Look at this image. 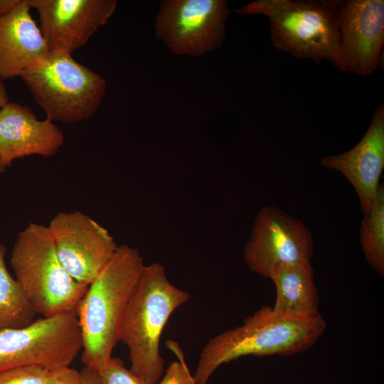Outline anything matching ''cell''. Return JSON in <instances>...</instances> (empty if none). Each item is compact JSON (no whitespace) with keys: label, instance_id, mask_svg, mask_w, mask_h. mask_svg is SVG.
<instances>
[{"label":"cell","instance_id":"6da1fadb","mask_svg":"<svg viewBox=\"0 0 384 384\" xmlns=\"http://www.w3.org/2000/svg\"><path fill=\"white\" fill-rule=\"evenodd\" d=\"M326 324L321 314L306 316L262 306L243 323L210 338L203 347L193 375L195 384H206L222 364L242 356H292L311 348Z\"/></svg>","mask_w":384,"mask_h":384},{"label":"cell","instance_id":"7a4b0ae2","mask_svg":"<svg viewBox=\"0 0 384 384\" xmlns=\"http://www.w3.org/2000/svg\"><path fill=\"white\" fill-rule=\"evenodd\" d=\"M144 266L137 250L121 245L88 285L77 313L85 366L99 370L112 357L127 305Z\"/></svg>","mask_w":384,"mask_h":384},{"label":"cell","instance_id":"3957f363","mask_svg":"<svg viewBox=\"0 0 384 384\" xmlns=\"http://www.w3.org/2000/svg\"><path fill=\"white\" fill-rule=\"evenodd\" d=\"M190 294L173 285L158 262L144 266L129 298L120 326L119 340L128 348L130 370L146 384H157L164 361L160 338L171 314L186 303Z\"/></svg>","mask_w":384,"mask_h":384},{"label":"cell","instance_id":"277c9868","mask_svg":"<svg viewBox=\"0 0 384 384\" xmlns=\"http://www.w3.org/2000/svg\"><path fill=\"white\" fill-rule=\"evenodd\" d=\"M339 6L337 1L259 0L236 12L267 16L272 41L278 49L317 63L327 60L344 72L339 41Z\"/></svg>","mask_w":384,"mask_h":384},{"label":"cell","instance_id":"5b68a950","mask_svg":"<svg viewBox=\"0 0 384 384\" xmlns=\"http://www.w3.org/2000/svg\"><path fill=\"white\" fill-rule=\"evenodd\" d=\"M10 264L36 314L44 318L77 314L88 286L75 280L64 268L47 226L30 223L18 233Z\"/></svg>","mask_w":384,"mask_h":384},{"label":"cell","instance_id":"8992f818","mask_svg":"<svg viewBox=\"0 0 384 384\" xmlns=\"http://www.w3.org/2000/svg\"><path fill=\"white\" fill-rule=\"evenodd\" d=\"M20 78L46 119L73 124L89 119L101 105L106 80L76 61L72 53L50 50Z\"/></svg>","mask_w":384,"mask_h":384},{"label":"cell","instance_id":"52a82bcc","mask_svg":"<svg viewBox=\"0 0 384 384\" xmlns=\"http://www.w3.org/2000/svg\"><path fill=\"white\" fill-rule=\"evenodd\" d=\"M82 348L77 314L41 317L19 329L0 331V372L38 366H70Z\"/></svg>","mask_w":384,"mask_h":384},{"label":"cell","instance_id":"ba28073f","mask_svg":"<svg viewBox=\"0 0 384 384\" xmlns=\"http://www.w3.org/2000/svg\"><path fill=\"white\" fill-rule=\"evenodd\" d=\"M228 16L224 0L162 1L156 36L175 54L199 56L221 46Z\"/></svg>","mask_w":384,"mask_h":384},{"label":"cell","instance_id":"9c48e42d","mask_svg":"<svg viewBox=\"0 0 384 384\" xmlns=\"http://www.w3.org/2000/svg\"><path fill=\"white\" fill-rule=\"evenodd\" d=\"M314 252L313 236L301 220L267 206L256 215L244 258L252 272L268 278L275 266L311 262Z\"/></svg>","mask_w":384,"mask_h":384},{"label":"cell","instance_id":"30bf717a","mask_svg":"<svg viewBox=\"0 0 384 384\" xmlns=\"http://www.w3.org/2000/svg\"><path fill=\"white\" fill-rule=\"evenodd\" d=\"M47 228L64 268L75 280L87 286L118 247L106 228L80 211L60 212Z\"/></svg>","mask_w":384,"mask_h":384},{"label":"cell","instance_id":"8fae6325","mask_svg":"<svg viewBox=\"0 0 384 384\" xmlns=\"http://www.w3.org/2000/svg\"><path fill=\"white\" fill-rule=\"evenodd\" d=\"M39 15L40 28L50 50L73 53L114 12L115 0H28Z\"/></svg>","mask_w":384,"mask_h":384},{"label":"cell","instance_id":"7c38bea8","mask_svg":"<svg viewBox=\"0 0 384 384\" xmlns=\"http://www.w3.org/2000/svg\"><path fill=\"white\" fill-rule=\"evenodd\" d=\"M338 29L344 71L372 74L384 43L383 0L340 1Z\"/></svg>","mask_w":384,"mask_h":384},{"label":"cell","instance_id":"4fadbf2b","mask_svg":"<svg viewBox=\"0 0 384 384\" xmlns=\"http://www.w3.org/2000/svg\"><path fill=\"white\" fill-rule=\"evenodd\" d=\"M320 165L341 172L358 195L363 213L368 212L375 198L384 168V106L374 111L365 135L350 150L324 156Z\"/></svg>","mask_w":384,"mask_h":384},{"label":"cell","instance_id":"5bb4252c","mask_svg":"<svg viewBox=\"0 0 384 384\" xmlns=\"http://www.w3.org/2000/svg\"><path fill=\"white\" fill-rule=\"evenodd\" d=\"M64 139L53 121L39 120L26 105L9 102L0 109V159L5 168L25 156H52Z\"/></svg>","mask_w":384,"mask_h":384},{"label":"cell","instance_id":"9a60e30c","mask_svg":"<svg viewBox=\"0 0 384 384\" xmlns=\"http://www.w3.org/2000/svg\"><path fill=\"white\" fill-rule=\"evenodd\" d=\"M28 0L0 18V80L20 77L50 51L47 42L31 15Z\"/></svg>","mask_w":384,"mask_h":384},{"label":"cell","instance_id":"2e32d148","mask_svg":"<svg viewBox=\"0 0 384 384\" xmlns=\"http://www.w3.org/2000/svg\"><path fill=\"white\" fill-rule=\"evenodd\" d=\"M311 262L280 265L272 268L268 278L276 287L272 309L306 316L319 315V300Z\"/></svg>","mask_w":384,"mask_h":384},{"label":"cell","instance_id":"e0dca14e","mask_svg":"<svg viewBox=\"0 0 384 384\" xmlns=\"http://www.w3.org/2000/svg\"><path fill=\"white\" fill-rule=\"evenodd\" d=\"M6 251L0 243V331L24 327L34 321L36 314L6 268Z\"/></svg>","mask_w":384,"mask_h":384},{"label":"cell","instance_id":"ac0fdd59","mask_svg":"<svg viewBox=\"0 0 384 384\" xmlns=\"http://www.w3.org/2000/svg\"><path fill=\"white\" fill-rule=\"evenodd\" d=\"M360 242L369 265L384 275V186L378 184L373 204L364 213L360 228Z\"/></svg>","mask_w":384,"mask_h":384},{"label":"cell","instance_id":"d6986e66","mask_svg":"<svg viewBox=\"0 0 384 384\" xmlns=\"http://www.w3.org/2000/svg\"><path fill=\"white\" fill-rule=\"evenodd\" d=\"M97 372L101 384H146L127 369L122 360L117 357H112L107 364Z\"/></svg>","mask_w":384,"mask_h":384},{"label":"cell","instance_id":"ffe728a7","mask_svg":"<svg viewBox=\"0 0 384 384\" xmlns=\"http://www.w3.org/2000/svg\"><path fill=\"white\" fill-rule=\"evenodd\" d=\"M50 370L38 366H25L0 372V384H45Z\"/></svg>","mask_w":384,"mask_h":384},{"label":"cell","instance_id":"44dd1931","mask_svg":"<svg viewBox=\"0 0 384 384\" xmlns=\"http://www.w3.org/2000/svg\"><path fill=\"white\" fill-rule=\"evenodd\" d=\"M166 344L176 355L178 361H173L169 365L164 378L157 384H195L194 378L189 371L178 344L172 341H168Z\"/></svg>","mask_w":384,"mask_h":384},{"label":"cell","instance_id":"7402d4cb","mask_svg":"<svg viewBox=\"0 0 384 384\" xmlns=\"http://www.w3.org/2000/svg\"><path fill=\"white\" fill-rule=\"evenodd\" d=\"M45 384H80V372L70 366L55 368Z\"/></svg>","mask_w":384,"mask_h":384},{"label":"cell","instance_id":"603a6c76","mask_svg":"<svg viewBox=\"0 0 384 384\" xmlns=\"http://www.w3.org/2000/svg\"><path fill=\"white\" fill-rule=\"evenodd\" d=\"M80 384H101L97 370L84 366L80 371Z\"/></svg>","mask_w":384,"mask_h":384},{"label":"cell","instance_id":"cb8c5ba5","mask_svg":"<svg viewBox=\"0 0 384 384\" xmlns=\"http://www.w3.org/2000/svg\"><path fill=\"white\" fill-rule=\"evenodd\" d=\"M21 0H0V18L11 12Z\"/></svg>","mask_w":384,"mask_h":384},{"label":"cell","instance_id":"d4e9b609","mask_svg":"<svg viewBox=\"0 0 384 384\" xmlns=\"http://www.w3.org/2000/svg\"><path fill=\"white\" fill-rule=\"evenodd\" d=\"M9 102V95L4 84L0 80V109Z\"/></svg>","mask_w":384,"mask_h":384},{"label":"cell","instance_id":"484cf974","mask_svg":"<svg viewBox=\"0 0 384 384\" xmlns=\"http://www.w3.org/2000/svg\"><path fill=\"white\" fill-rule=\"evenodd\" d=\"M4 169H5V167L4 166V165L2 164V162L1 161V159H0V174H1L2 172L4 171Z\"/></svg>","mask_w":384,"mask_h":384}]
</instances>
